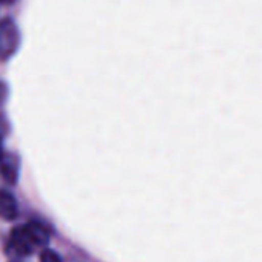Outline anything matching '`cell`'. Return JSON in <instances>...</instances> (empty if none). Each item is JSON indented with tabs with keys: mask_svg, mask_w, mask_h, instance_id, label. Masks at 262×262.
Masks as SVG:
<instances>
[{
	"mask_svg": "<svg viewBox=\"0 0 262 262\" xmlns=\"http://www.w3.org/2000/svg\"><path fill=\"white\" fill-rule=\"evenodd\" d=\"M40 262H62V257L51 248H43L40 253Z\"/></svg>",
	"mask_w": 262,
	"mask_h": 262,
	"instance_id": "8992f818",
	"label": "cell"
},
{
	"mask_svg": "<svg viewBox=\"0 0 262 262\" xmlns=\"http://www.w3.org/2000/svg\"><path fill=\"white\" fill-rule=\"evenodd\" d=\"M25 227H27L30 236L33 237L36 247H43L45 248V245L50 242V230H48V227L45 224H42V222H37V221H30V222L25 224Z\"/></svg>",
	"mask_w": 262,
	"mask_h": 262,
	"instance_id": "5b68a950",
	"label": "cell"
},
{
	"mask_svg": "<svg viewBox=\"0 0 262 262\" xmlns=\"http://www.w3.org/2000/svg\"><path fill=\"white\" fill-rule=\"evenodd\" d=\"M19 216V207L14 194L8 190H0V219L14 221Z\"/></svg>",
	"mask_w": 262,
	"mask_h": 262,
	"instance_id": "277c9868",
	"label": "cell"
},
{
	"mask_svg": "<svg viewBox=\"0 0 262 262\" xmlns=\"http://www.w3.org/2000/svg\"><path fill=\"white\" fill-rule=\"evenodd\" d=\"M36 244L33 237L30 236L28 230L25 225L16 227L8 239V253L14 257H25L30 256L36 250Z\"/></svg>",
	"mask_w": 262,
	"mask_h": 262,
	"instance_id": "7a4b0ae2",
	"label": "cell"
},
{
	"mask_svg": "<svg viewBox=\"0 0 262 262\" xmlns=\"http://www.w3.org/2000/svg\"><path fill=\"white\" fill-rule=\"evenodd\" d=\"M7 96H8V88H7V85L2 80H0V105L5 102Z\"/></svg>",
	"mask_w": 262,
	"mask_h": 262,
	"instance_id": "52a82bcc",
	"label": "cell"
},
{
	"mask_svg": "<svg viewBox=\"0 0 262 262\" xmlns=\"http://www.w3.org/2000/svg\"><path fill=\"white\" fill-rule=\"evenodd\" d=\"M19 158L13 153H4L0 156V174L8 185H16L19 179Z\"/></svg>",
	"mask_w": 262,
	"mask_h": 262,
	"instance_id": "3957f363",
	"label": "cell"
},
{
	"mask_svg": "<svg viewBox=\"0 0 262 262\" xmlns=\"http://www.w3.org/2000/svg\"><path fill=\"white\" fill-rule=\"evenodd\" d=\"M20 34L13 19L0 20V59H10L19 48Z\"/></svg>",
	"mask_w": 262,
	"mask_h": 262,
	"instance_id": "6da1fadb",
	"label": "cell"
},
{
	"mask_svg": "<svg viewBox=\"0 0 262 262\" xmlns=\"http://www.w3.org/2000/svg\"><path fill=\"white\" fill-rule=\"evenodd\" d=\"M14 2H16V0H0V5H11Z\"/></svg>",
	"mask_w": 262,
	"mask_h": 262,
	"instance_id": "ba28073f",
	"label": "cell"
},
{
	"mask_svg": "<svg viewBox=\"0 0 262 262\" xmlns=\"http://www.w3.org/2000/svg\"><path fill=\"white\" fill-rule=\"evenodd\" d=\"M5 151H4V145H2V139H0V156H2Z\"/></svg>",
	"mask_w": 262,
	"mask_h": 262,
	"instance_id": "9c48e42d",
	"label": "cell"
}]
</instances>
